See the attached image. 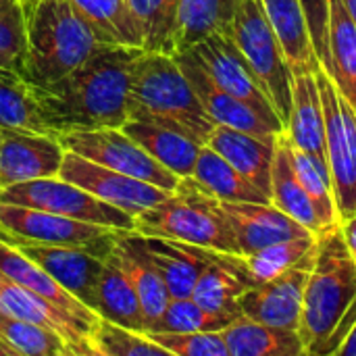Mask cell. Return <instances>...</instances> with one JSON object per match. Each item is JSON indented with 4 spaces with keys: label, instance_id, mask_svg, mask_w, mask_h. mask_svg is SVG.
Wrapping results in <instances>:
<instances>
[{
    "label": "cell",
    "instance_id": "1",
    "mask_svg": "<svg viewBox=\"0 0 356 356\" xmlns=\"http://www.w3.org/2000/svg\"><path fill=\"white\" fill-rule=\"evenodd\" d=\"M144 48L104 44L65 77L33 86L42 115L60 138L69 131L123 127L129 121L131 73Z\"/></svg>",
    "mask_w": 356,
    "mask_h": 356
},
{
    "label": "cell",
    "instance_id": "2",
    "mask_svg": "<svg viewBox=\"0 0 356 356\" xmlns=\"http://www.w3.org/2000/svg\"><path fill=\"white\" fill-rule=\"evenodd\" d=\"M355 300L356 263L338 225L319 236L317 259L305 288L298 334L307 356L336 355L353 327Z\"/></svg>",
    "mask_w": 356,
    "mask_h": 356
},
{
    "label": "cell",
    "instance_id": "3",
    "mask_svg": "<svg viewBox=\"0 0 356 356\" xmlns=\"http://www.w3.org/2000/svg\"><path fill=\"white\" fill-rule=\"evenodd\" d=\"M129 119L181 131L202 144L215 127L175 56L148 50L134 65Z\"/></svg>",
    "mask_w": 356,
    "mask_h": 356
},
{
    "label": "cell",
    "instance_id": "4",
    "mask_svg": "<svg viewBox=\"0 0 356 356\" xmlns=\"http://www.w3.org/2000/svg\"><path fill=\"white\" fill-rule=\"evenodd\" d=\"M102 46L71 0H38L27 15L21 75L31 86L52 83L83 65Z\"/></svg>",
    "mask_w": 356,
    "mask_h": 356
},
{
    "label": "cell",
    "instance_id": "5",
    "mask_svg": "<svg viewBox=\"0 0 356 356\" xmlns=\"http://www.w3.org/2000/svg\"><path fill=\"white\" fill-rule=\"evenodd\" d=\"M134 232L194 244L200 248L242 254L236 234L217 211L213 196L200 190L192 177L179 181L177 190L156 207L136 217Z\"/></svg>",
    "mask_w": 356,
    "mask_h": 356
},
{
    "label": "cell",
    "instance_id": "6",
    "mask_svg": "<svg viewBox=\"0 0 356 356\" xmlns=\"http://www.w3.org/2000/svg\"><path fill=\"white\" fill-rule=\"evenodd\" d=\"M232 35L252 65L269 100L273 102L275 113L286 125L292 111L294 73L286 58L284 46L267 17L263 0H236Z\"/></svg>",
    "mask_w": 356,
    "mask_h": 356
},
{
    "label": "cell",
    "instance_id": "7",
    "mask_svg": "<svg viewBox=\"0 0 356 356\" xmlns=\"http://www.w3.org/2000/svg\"><path fill=\"white\" fill-rule=\"evenodd\" d=\"M0 202L40 209L77 221H88L113 229H123V232H134L136 227L134 215L100 200L98 196L90 194L81 186L63 179L60 175L8 186L0 190Z\"/></svg>",
    "mask_w": 356,
    "mask_h": 356
},
{
    "label": "cell",
    "instance_id": "8",
    "mask_svg": "<svg viewBox=\"0 0 356 356\" xmlns=\"http://www.w3.org/2000/svg\"><path fill=\"white\" fill-rule=\"evenodd\" d=\"M315 75L325 117L327 165L342 223L356 215V111L323 69Z\"/></svg>",
    "mask_w": 356,
    "mask_h": 356
},
{
    "label": "cell",
    "instance_id": "9",
    "mask_svg": "<svg viewBox=\"0 0 356 356\" xmlns=\"http://www.w3.org/2000/svg\"><path fill=\"white\" fill-rule=\"evenodd\" d=\"M123 229L77 221L56 213L0 202V234L35 244L75 246L100 259H108Z\"/></svg>",
    "mask_w": 356,
    "mask_h": 356
},
{
    "label": "cell",
    "instance_id": "10",
    "mask_svg": "<svg viewBox=\"0 0 356 356\" xmlns=\"http://www.w3.org/2000/svg\"><path fill=\"white\" fill-rule=\"evenodd\" d=\"M67 150L94 161L113 171L125 173L129 177L154 184L159 188L175 192L181 177L154 161L134 138H129L121 127H100L69 131L60 136Z\"/></svg>",
    "mask_w": 356,
    "mask_h": 356
},
{
    "label": "cell",
    "instance_id": "11",
    "mask_svg": "<svg viewBox=\"0 0 356 356\" xmlns=\"http://www.w3.org/2000/svg\"><path fill=\"white\" fill-rule=\"evenodd\" d=\"M194 52V56L200 60V65L207 69V73L215 79L217 86L227 90L229 94L238 96L240 100L248 102L252 108H257L265 119H269L273 125L286 131L284 121L273 108V102L269 100L259 75L254 73L252 65L236 44L232 31H217L207 35L196 46L188 48Z\"/></svg>",
    "mask_w": 356,
    "mask_h": 356
},
{
    "label": "cell",
    "instance_id": "12",
    "mask_svg": "<svg viewBox=\"0 0 356 356\" xmlns=\"http://www.w3.org/2000/svg\"><path fill=\"white\" fill-rule=\"evenodd\" d=\"M58 175L63 179H69V181L81 186L90 194L98 196L100 200H104L134 217L156 207L159 202L167 200L173 194L171 190H165L154 184L113 171L94 161H88L71 150L65 152L63 167H60Z\"/></svg>",
    "mask_w": 356,
    "mask_h": 356
},
{
    "label": "cell",
    "instance_id": "13",
    "mask_svg": "<svg viewBox=\"0 0 356 356\" xmlns=\"http://www.w3.org/2000/svg\"><path fill=\"white\" fill-rule=\"evenodd\" d=\"M317 250H319V242L305 254V259L298 265H294L286 273L265 284L248 288L240 296L242 317L265 323V325L298 332L305 288H307L311 269L315 265Z\"/></svg>",
    "mask_w": 356,
    "mask_h": 356
},
{
    "label": "cell",
    "instance_id": "14",
    "mask_svg": "<svg viewBox=\"0 0 356 356\" xmlns=\"http://www.w3.org/2000/svg\"><path fill=\"white\" fill-rule=\"evenodd\" d=\"M0 238L13 244L15 248H19L33 263H38L69 294H73L86 307L96 311V288H98V280H100L106 259H100L75 246L23 242V240H13L4 234H0Z\"/></svg>",
    "mask_w": 356,
    "mask_h": 356
},
{
    "label": "cell",
    "instance_id": "15",
    "mask_svg": "<svg viewBox=\"0 0 356 356\" xmlns=\"http://www.w3.org/2000/svg\"><path fill=\"white\" fill-rule=\"evenodd\" d=\"M179 63L181 71L190 79L194 92L198 94L207 115L215 125H227L236 127L246 134L254 136H280L284 129L273 125L269 119H265L257 108H252L248 102L240 100L238 96L229 94L221 86L215 83V79L207 73V69L200 65V60L194 56L192 50H179L173 54Z\"/></svg>",
    "mask_w": 356,
    "mask_h": 356
},
{
    "label": "cell",
    "instance_id": "16",
    "mask_svg": "<svg viewBox=\"0 0 356 356\" xmlns=\"http://www.w3.org/2000/svg\"><path fill=\"white\" fill-rule=\"evenodd\" d=\"M67 148L58 136L2 127L0 190L60 173Z\"/></svg>",
    "mask_w": 356,
    "mask_h": 356
},
{
    "label": "cell",
    "instance_id": "17",
    "mask_svg": "<svg viewBox=\"0 0 356 356\" xmlns=\"http://www.w3.org/2000/svg\"><path fill=\"white\" fill-rule=\"evenodd\" d=\"M0 313L56 332L75 356H96L92 348V327L60 311L35 292L19 286L0 273Z\"/></svg>",
    "mask_w": 356,
    "mask_h": 356
},
{
    "label": "cell",
    "instance_id": "18",
    "mask_svg": "<svg viewBox=\"0 0 356 356\" xmlns=\"http://www.w3.org/2000/svg\"><path fill=\"white\" fill-rule=\"evenodd\" d=\"M213 202L236 234L242 254H250L273 242L315 236L273 202H238L219 198H213Z\"/></svg>",
    "mask_w": 356,
    "mask_h": 356
},
{
    "label": "cell",
    "instance_id": "19",
    "mask_svg": "<svg viewBox=\"0 0 356 356\" xmlns=\"http://www.w3.org/2000/svg\"><path fill=\"white\" fill-rule=\"evenodd\" d=\"M277 136H254L227 125H215L207 138V146L229 161L244 177H248L263 194L271 198V167ZM273 202V200H271Z\"/></svg>",
    "mask_w": 356,
    "mask_h": 356
},
{
    "label": "cell",
    "instance_id": "20",
    "mask_svg": "<svg viewBox=\"0 0 356 356\" xmlns=\"http://www.w3.org/2000/svg\"><path fill=\"white\" fill-rule=\"evenodd\" d=\"M113 254H115L117 263L121 265V269L125 271V275L129 277V282L140 298L144 319H146V332H150L156 325V321L161 319V315L165 313V309L171 300V294H169L161 273L148 259L138 232H119Z\"/></svg>",
    "mask_w": 356,
    "mask_h": 356
},
{
    "label": "cell",
    "instance_id": "21",
    "mask_svg": "<svg viewBox=\"0 0 356 356\" xmlns=\"http://www.w3.org/2000/svg\"><path fill=\"white\" fill-rule=\"evenodd\" d=\"M286 134L296 148L309 152L317 163L330 169L325 150V117L315 73L294 75L292 111L286 123Z\"/></svg>",
    "mask_w": 356,
    "mask_h": 356
},
{
    "label": "cell",
    "instance_id": "22",
    "mask_svg": "<svg viewBox=\"0 0 356 356\" xmlns=\"http://www.w3.org/2000/svg\"><path fill=\"white\" fill-rule=\"evenodd\" d=\"M0 273H4L8 280L17 282L19 286L35 292L38 296L46 298L48 302H52L54 307H58L60 311L69 313L71 317L88 323L92 330L96 325V321L100 319V315L96 311H92L90 307H86L81 300H77L73 294H69L54 277H50L38 263H33L29 257H25L19 248H15L13 244L4 242L0 238Z\"/></svg>",
    "mask_w": 356,
    "mask_h": 356
},
{
    "label": "cell",
    "instance_id": "23",
    "mask_svg": "<svg viewBox=\"0 0 356 356\" xmlns=\"http://www.w3.org/2000/svg\"><path fill=\"white\" fill-rule=\"evenodd\" d=\"M140 238L148 259L161 273L171 298L192 296L198 275L209 263L211 250L177 240L156 238V236L140 234Z\"/></svg>",
    "mask_w": 356,
    "mask_h": 356
},
{
    "label": "cell",
    "instance_id": "24",
    "mask_svg": "<svg viewBox=\"0 0 356 356\" xmlns=\"http://www.w3.org/2000/svg\"><path fill=\"white\" fill-rule=\"evenodd\" d=\"M271 200L277 209H282L286 215H290L311 234L315 236L325 234L321 219L317 215V209L296 173V167L292 161L290 138L286 131L280 134L275 142V154H273V167H271Z\"/></svg>",
    "mask_w": 356,
    "mask_h": 356
},
{
    "label": "cell",
    "instance_id": "25",
    "mask_svg": "<svg viewBox=\"0 0 356 356\" xmlns=\"http://www.w3.org/2000/svg\"><path fill=\"white\" fill-rule=\"evenodd\" d=\"M248 290L246 282L240 277L234 254L211 250L209 263L198 275L192 298L209 313L223 319L236 321L242 317L240 296Z\"/></svg>",
    "mask_w": 356,
    "mask_h": 356
},
{
    "label": "cell",
    "instance_id": "26",
    "mask_svg": "<svg viewBox=\"0 0 356 356\" xmlns=\"http://www.w3.org/2000/svg\"><path fill=\"white\" fill-rule=\"evenodd\" d=\"M121 129L129 138H134L154 161H159L163 167L173 171L177 177L181 179L192 177L202 142L181 131H175L156 123L134 121V119H129Z\"/></svg>",
    "mask_w": 356,
    "mask_h": 356
},
{
    "label": "cell",
    "instance_id": "27",
    "mask_svg": "<svg viewBox=\"0 0 356 356\" xmlns=\"http://www.w3.org/2000/svg\"><path fill=\"white\" fill-rule=\"evenodd\" d=\"M263 6L284 46L292 73H317L321 63L311 40L302 0H263Z\"/></svg>",
    "mask_w": 356,
    "mask_h": 356
},
{
    "label": "cell",
    "instance_id": "28",
    "mask_svg": "<svg viewBox=\"0 0 356 356\" xmlns=\"http://www.w3.org/2000/svg\"><path fill=\"white\" fill-rule=\"evenodd\" d=\"M229 356H307L296 330L265 325L246 317L221 330Z\"/></svg>",
    "mask_w": 356,
    "mask_h": 356
},
{
    "label": "cell",
    "instance_id": "29",
    "mask_svg": "<svg viewBox=\"0 0 356 356\" xmlns=\"http://www.w3.org/2000/svg\"><path fill=\"white\" fill-rule=\"evenodd\" d=\"M192 181L219 200H238V202H271L248 177H244L229 161H225L211 146L202 144L198 161L192 173Z\"/></svg>",
    "mask_w": 356,
    "mask_h": 356
},
{
    "label": "cell",
    "instance_id": "30",
    "mask_svg": "<svg viewBox=\"0 0 356 356\" xmlns=\"http://www.w3.org/2000/svg\"><path fill=\"white\" fill-rule=\"evenodd\" d=\"M96 313L129 330L146 332V319H144L140 298L113 252L104 261V269L98 280Z\"/></svg>",
    "mask_w": 356,
    "mask_h": 356
},
{
    "label": "cell",
    "instance_id": "31",
    "mask_svg": "<svg viewBox=\"0 0 356 356\" xmlns=\"http://www.w3.org/2000/svg\"><path fill=\"white\" fill-rule=\"evenodd\" d=\"M317 242H319V236H302V238L273 242L250 254H234V265L240 277L246 282V286L252 288L298 265Z\"/></svg>",
    "mask_w": 356,
    "mask_h": 356
},
{
    "label": "cell",
    "instance_id": "32",
    "mask_svg": "<svg viewBox=\"0 0 356 356\" xmlns=\"http://www.w3.org/2000/svg\"><path fill=\"white\" fill-rule=\"evenodd\" d=\"M0 127L56 136L42 115L33 86L8 67H0Z\"/></svg>",
    "mask_w": 356,
    "mask_h": 356
},
{
    "label": "cell",
    "instance_id": "33",
    "mask_svg": "<svg viewBox=\"0 0 356 356\" xmlns=\"http://www.w3.org/2000/svg\"><path fill=\"white\" fill-rule=\"evenodd\" d=\"M330 77L356 111V23L342 0H330Z\"/></svg>",
    "mask_w": 356,
    "mask_h": 356
},
{
    "label": "cell",
    "instance_id": "34",
    "mask_svg": "<svg viewBox=\"0 0 356 356\" xmlns=\"http://www.w3.org/2000/svg\"><path fill=\"white\" fill-rule=\"evenodd\" d=\"M102 44L144 48L142 29L127 0H71Z\"/></svg>",
    "mask_w": 356,
    "mask_h": 356
},
{
    "label": "cell",
    "instance_id": "35",
    "mask_svg": "<svg viewBox=\"0 0 356 356\" xmlns=\"http://www.w3.org/2000/svg\"><path fill=\"white\" fill-rule=\"evenodd\" d=\"M236 0H179L175 46L188 50L217 31H232Z\"/></svg>",
    "mask_w": 356,
    "mask_h": 356
},
{
    "label": "cell",
    "instance_id": "36",
    "mask_svg": "<svg viewBox=\"0 0 356 356\" xmlns=\"http://www.w3.org/2000/svg\"><path fill=\"white\" fill-rule=\"evenodd\" d=\"M144 38V50L175 54L179 0H127Z\"/></svg>",
    "mask_w": 356,
    "mask_h": 356
},
{
    "label": "cell",
    "instance_id": "37",
    "mask_svg": "<svg viewBox=\"0 0 356 356\" xmlns=\"http://www.w3.org/2000/svg\"><path fill=\"white\" fill-rule=\"evenodd\" d=\"M290 148H292V161H294L296 173H298L307 194L311 196V200L317 209V215L321 219L323 229L330 232V229L338 227L340 215H338V207H336L330 169H325L321 163H317L309 152L296 148L292 142H290Z\"/></svg>",
    "mask_w": 356,
    "mask_h": 356
},
{
    "label": "cell",
    "instance_id": "38",
    "mask_svg": "<svg viewBox=\"0 0 356 356\" xmlns=\"http://www.w3.org/2000/svg\"><path fill=\"white\" fill-rule=\"evenodd\" d=\"M0 338L19 356H75L71 346L52 330L0 313Z\"/></svg>",
    "mask_w": 356,
    "mask_h": 356
},
{
    "label": "cell",
    "instance_id": "39",
    "mask_svg": "<svg viewBox=\"0 0 356 356\" xmlns=\"http://www.w3.org/2000/svg\"><path fill=\"white\" fill-rule=\"evenodd\" d=\"M92 348L96 356H169L146 332H136L100 317L92 330Z\"/></svg>",
    "mask_w": 356,
    "mask_h": 356
},
{
    "label": "cell",
    "instance_id": "40",
    "mask_svg": "<svg viewBox=\"0 0 356 356\" xmlns=\"http://www.w3.org/2000/svg\"><path fill=\"white\" fill-rule=\"evenodd\" d=\"M232 321L219 315L204 311L192 296L171 298L165 313L150 332H169V334H188V332H221ZM146 332V334H150Z\"/></svg>",
    "mask_w": 356,
    "mask_h": 356
},
{
    "label": "cell",
    "instance_id": "41",
    "mask_svg": "<svg viewBox=\"0 0 356 356\" xmlns=\"http://www.w3.org/2000/svg\"><path fill=\"white\" fill-rule=\"evenodd\" d=\"M27 46V17L21 0H0V58L21 73Z\"/></svg>",
    "mask_w": 356,
    "mask_h": 356
},
{
    "label": "cell",
    "instance_id": "42",
    "mask_svg": "<svg viewBox=\"0 0 356 356\" xmlns=\"http://www.w3.org/2000/svg\"><path fill=\"white\" fill-rule=\"evenodd\" d=\"M148 336L156 344H161L169 353V356H229L221 332H188V334L150 332Z\"/></svg>",
    "mask_w": 356,
    "mask_h": 356
},
{
    "label": "cell",
    "instance_id": "43",
    "mask_svg": "<svg viewBox=\"0 0 356 356\" xmlns=\"http://www.w3.org/2000/svg\"><path fill=\"white\" fill-rule=\"evenodd\" d=\"M302 8L307 15L311 40L321 63V69L330 75L332 58H330V0H302Z\"/></svg>",
    "mask_w": 356,
    "mask_h": 356
},
{
    "label": "cell",
    "instance_id": "44",
    "mask_svg": "<svg viewBox=\"0 0 356 356\" xmlns=\"http://www.w3.org/2000/svg\"><path fill=\"white\" fill-rule=\"evenodd\" d=\"M340 232L344 236V242L348 246V252H350L353 261L356 263V215L340 223Z\"/></svg>",
    "mask_w": 356,
    "mask_h": 356
},
{
    "label": "cell",
    "instance_id": "45",
    "mask_svg": "<svg viewBox=\"0 0 356 356\" xmlns=\"http://www.w3.org/2000/svg\"><path fill=\"white\" fill-rule=\"evenodd\" d=\"M336 355L356 356V321H355V325L348 330V334L344 336V340H342V344L338 346Z\"/></svg>",
    "mask_w": 356,
    "mask_h": 356
},
{
    "label": "cell",
    "instance_id": "46",
    "mask_svg": "<svg viewBox=\"0 0 356 356\" xmlns=\"http://www.w3.org/2000/svg\"><path fill=\"white\" fill-rule=\"evenodd\" d=\"M0 356H19V355H17V350H15L6 340H2V338H0Z\"/></svg>",
    "mask_w": 356,
    "mask_h": 356
},
{
    "label": "cell",
    "instance_id": "47",
    "mask_svg": "<svg viewBox=\"0 0 356 356\" xmlns=\"http://www.w3.org/2000/svg\"><path fill=\"white\" fill-rule=\"evenodd\" d=\"M342 2H344V6H346L348 15L353 17V21L356 23V0H342Z\"/></svg>",
    "mask_w": 356,
    "mask_h": 356
},
{
    "label": "cell",
    "instance_id": "48",
    "mask_svg": "<svg viewBox=\"0 0 356 356\" xmlns=\"http://www.w3.org/2000/svg\"><path fill=\"white\" fill-rule=\"evenodd\" d=\"M35 2H38V0H21V6H23V10H25V17L31 13V8L35 6Z\"/></svg>",
    "mask_w": 356,
    "mask_h": 356
},
{
    "label": "cell",
    "instance_id": "49",
    "mask_svg": "<svg viewBox=\"0 0 356 356\" xmlns=\"http://www.w3.org/2000/svg\"><path fill=\"white\" fill-rule=\"evenodd\" d=\"M0 67H8V65H6V63H4V60L0 58ZM8 69H10V67H8Z\"/></svg>",
    "mask_w": 356,
    "mask_h": 356
},
{
    "label": "cell",
    "instance_id": "50",
    "mask_svg": "<svg viewBox=\"0 0 356 356\" xmlns=\"http://www.w3.org/2000/svg\"><path fill=\"white\" fill-rule=\"evenodd\" d=\"M0 146H2V127H0Z\"/></svg>",
    "mask_w": 356,
    "mask_h": 356
}]
</instances>
